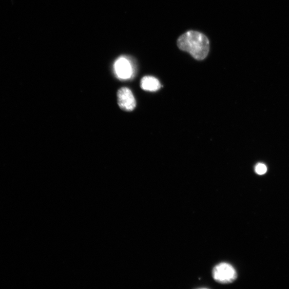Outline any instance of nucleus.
I'll return each mask as SVG.
<instances>
[{
    "label": "nucleus",
    "instance_id": "1",
    "mask_svg": "<svg viewBox=\"0 0 289 289\" xmlns=\"http://www.w3.org/2000/svg\"><path fill=\"white\" fill-rule=\"evenodd\" d=\"M177 45L179 49L187 52L197 60H203L208 55L210 42L208 38L201 33L189 31L178 38Z\"/></svg>",
    "mask_w": 289,
    "mask_h": 289
},
{
    "label": "nucleus",
    "instance_id": "2",
    "mask_svg": "<svg viewBox=\"0 0 289 289\" xmlns=\"http://www.w3.org/2000/svg\"><path fill=\"white\" fill-rule=\"evenodd\" d=\"M214 280L222 284L233 282L237 277V272L230 264L223 263L217 265L212 270Z\"/></svg>",
    "mask_w": 289,
    "mask_h": 289
},
{
    "label": "nucleus",
    "instance_id": "3",
    "mask_svg": "<svg viewBox=\"0 0 289 289\" xmlns=\"http://www.w3.org/2000/svg\"><path fill=\"white\" fill-rule=\"evenodd\" d=\"M114 68L117 77L120 79H128L133 75V65L127 58L121 57L118 58L114 63Z\"/></svg>",
    "mask_w": 289,
    "mask_h": 289
},
{
    "label": "nucleus",
    "instance_id": "4",
    "mask_svg": "<svg viewBox=\"0 0 289 289\" xmlns=\"http://www.w3.org/2000/svg\"><path fill=\"white\" fill-rule=\"evenodd\" d=\"M117 99L119 107L125 111H133L136 106L133 92L127 87H122L118 91Z\"/></svg>",
    "mask_w": 289,
    "mask_h": 289
},
{
    "label": "nucleus",
    "instance_id": "5",
    "mask_svg": "<svg viewBox=\"0 0 289 289\" xmlns=\"http://www.w3.org/2000/svg\"><path fill=\"white\" fill-rule=\"evenodd\" d=\"M141 89L145 91L155 92L161 88L160 81L152 76H145L141 80Z\"/></svg>",
    "mask_w": 289,
    "mask_h": 289
},
{
    "label": "nucleus",
    "instance_id": "6",
    "mask_svg": "<svg viewBox=\"0 0 289 289\" xmlns=\"http://www.w3.org/2000/svg\"><path fill=\"white\" fill-rule=\"evenodd\" d=\"M255 172L259 174H263L267 172V168L263 163H259L255 167Z\"/></svg>",
    "mask_w": 289,
    "mask_h": 289
}]
</instances>
